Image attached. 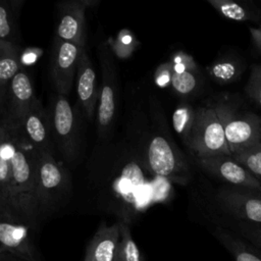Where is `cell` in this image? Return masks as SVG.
<instances>
[{
	"label": "cell",
	"mask_w": 261,
	"mask_h": 261,
	"mask_svg": "<svg viewBox=\"0 0 261 261\" xmlns=\"http://www.w3.org/2000/svg\"><path fill=\"white\" fill-rule=\"evenodd\" d=\"M6 95H7V88L0 86V118H1V120L3 119L4 113H5Z\"/></svg>",
	"instance_id": "cell-33"
},
{
	"label": "cell",
	"mask_w": 261,
	"mask_h": 261,
	"mask_svg": "<svg viewBox=\"0 0 261 261\" xmlns=\"http://www.w3.org/2000/svg\"><path fill=\"white\" fill-rule=\"evenodd\" d=\"M7 132H6V129L1 125V123H0V145L3 143V142H5V140H6V138H7Z\"/></svg>",
	"instance_id": "cell-35"
},
{
	"label": "cell",
	"mask_w": 261,
	"mask_h": 261,
	"mask_svg": "<svg viewBox=\"0 0 261 261\" xmlns=\"http://www.w3.org/2000/svg\"><path fill=\"white\" fill-rule=\"evenodd\" d=\"M245 68L244 62L238 57L222 56L215 59L206 67L209 77L219 85H228L236 82Z\"/></svg>",
	"instance_id": "cell-21"
},
{
	"label": "cell",
	"mask_w": 261,
	"mask_h": 261,
	"mask_svg": "<svg viewBox=\"0 0 261 261\" xmlns=\"http://www.w3.org/2000/svg\"><path fill=\"white\" fill-rule=\"evenodd\" d=\"M10 132L18 134L37 153L54 154L48 114L39 101L25 114L18 127Z\"/></svg>",
	"instance_id": "cell-14"
},
{
	"label": "cell",
	"mask_w": 261,
	"mask_h": 261,
	"mask_svg": "<svg viewBox=\"0 0 261 261\" xmlns=\"http://www.w3.org/2000/svg\"><path fill=\"white\" fill-rule=\"evenodd\" d=\"M27 225L0 219V250L28 261H43Z\"/></svg>",
	"instance_id": "cell-15"
},
{
	"label": "cell",
	"mask_w": 261,
	"mask_h": 261,
	"mask_svg": "<svg viewBox=\"0 0 261 261\" xmlns=\"http://www.w3.org/2000/svg\"><path fill=\"white\" fill-rule=\"evenodd\" d=\"M76 94L85 116L92 120L96 115L99 92L96 88V71L86 48L82 52L77 66Z\"/></svg>",
	"instance_id": "cell-16"
},
{
	"label": "cell",
	"mask_w": 261,
	"mask_h": 261,
	"mask_svg": "<svg viewBox=\"0 0 261 261\" xmlns=\"http://www.w3.org/2000/svg\"><path fill=\"white\" fill-rule=\"evenodd\" d=\"M215 201L224 213L236 220L261 223V192L223 187L217 190Z\"/></svg>",
	"instance_id": "cell-9"
},
{
	"label": "cell",
	"mask_w": 261,
	"mask_h": 261,
	"mask_svg": "<svg viewBox=\"0 0 261 261\" xmlns=\"http://www.w3.org/2000/svg\"><path fill=\"white\" fill-rule=\"evenodd\" d=\"M171 77H172V67L170 62L161 64L156 70L155 82L161 88H165L171 85Z\"/></svg>",
	"instance_id": "cell-30"
},
{
	"label": "cell",
	"mask_w": 261,
	"mask_h": 261,
	"mask_svg": "<svg viewBox=\"0 0 261 261\" xmlns=\"http://www.w3.org/2000/svg\"><path fill=\"white\" fill-rule=\"evenodd\" d=\"M119 240V220L111 225L102 221L87 247L85 261H114Z\"/></svg>",
	"instance_id": "cell-17"
},
{
	"label": "cell",
	"mask_w": 261,
	"mask_h": 261,
	"mask_svg": "<svg viewBox=\"0 0 261 261\" xmlns=\"http://www.w3.org/2000/svg\"><path fill=\"white\" fill-rule=\"evenodd\" d=\"M90 4L89 0L60 2L55 39L86 46V9Z\"/></svg>",
	"instance_id": "cell-13"
},
{
	"label": "cell",
	"mask_w": 261,
	"mask_h": 261,
	"mask_svg": "<svg viewBox=\"0 0 261 261\" xmlns=\"http://www.w3.org/2000/svg\"><path fill=\"white\" fill-rule=\"evenodd\" d=\"M21 2L18 0H0V40L19 45L20 33L18 15Z\"/></svg>",
	"instance_id": "cell-20"
},
{
	"label": "cell",
	"mask_w": 261,
	"mask_h": 261,
	"mask_svg": "<svg viewBox=\"0 0 261 261\" xmlns=\"http://www.w3.org/2000/svg\"><path fill=\"white\" fill-rule=\"evenodd\" d=\"M222 123L225 140L232 154L261 142V117L242 111L228 102L213 104Z\"/></svg>",
	"instance_id": "cell-6"
},
{
	"label": "cell",
	"mask_w": 261,
	"mask_h": 261,
	"mask_svg": "<svg viewBox=\"0 0 261 261\" xmlns=\"http://www.w3.org/2000/svg\"><path fill=\"white\" fill-rule=\"evenodd\" d=\"M0 261H28L22 258H18L16 256H13L12 254L0 250Z\"/></svg>",
	"instance_id": "cell-34"
},
{
	"label": "cell",
	"mask_w": 261,
	"mask_h": 261,
	"mask_svg": "<svg viewBox=\"0 0 261 261\" xmlns=\"http://www.w3.org/2000/svg\"><path fill=\"white\" fill-rule=\"evenodd\" d=\"M69 189L68 173L54 154L37 153L36 198L40 217L58 209L68 197Z\"/></svg>",
	"instance_id": "cell-4"
},
{
	"label": "cell",
	"mask_w": 261,
	"mask_h": 261,
	"mask_svg": "<svg viewBox=\"0 0 261 261\" xmlns=\"http://www.w3.org/2000/svg\"><path fill=\"white\" fill-rule=\"evenodd\" d=\"M20 46L0 40V86L8 88L10 81L22 70Z\"/></svg>",
	"instance_id": "cell-22"
},
{
	"label": "cell",
	"mask_w": 261,
	"mask_h": 261,
	"mask_svg": "<svg viewBox=\"0 0 261 261\" xmlns=\"http://www.w3.org/2000/svg\"><path fill=\"white\" fill-rule=\"evenodd\" d=\"M120 240L114 261H145L137 243L132 237L129 226L126 222L119 220Z\"/></svg>",
	"instance_id": "cell-26"
},
{
	"label": "cell",
	"mask_w": 261,
	"mask_h": 261,
	"mask_svg": "<svg viewBox=\"0 0 261 261\" xmlns=\"http://www.w3.org/2000/svg\"><path fill=\"white\" fill-rule=\"evenodd\" d=\"M7 138H8V135H7ZM7 138L5 142H3L0 145V192L8 202L9 206L11 207L17 222L21 223V220L17 211L14 190L11 181V167H10V161H9V155H8Z\"/></svg>",
	"instance_id": "cell-23"
},
{
	"label": "cell",
	"mask_w": 261,
	"mask_h": 261,
	"mask_svg": "<svg viewBox=\"0 0 261 261\" xmlns=\"http://www.w3.org/2000/svg\"><path fill=\"white\" fill-rule=\"evenodd\" d=\"M231 227L236 234L261 250V223L236 220Z\"/></svg>",
	"instance_id": "cell-28"
},
{
	"label": "cell",
	"mask_w": 261,
	"mask_h": 261,
	"mask_svg": "<svg viewBox=\"0 0 261 261\" xmlns=\"http://www.w3.org/2000/svg\"><path fill=\"white\" fill-rule=\"evenodd\" d=\"M250 34L254 44L261 52V23L256 28H250Z\"/></svg>",
	"instance_id": "cell-32"
},
{
	"label": "cell",
	"mask_w": 261,
	"mask_h": 261,
	"mask_svg": "<svg viewBox=\"0 0 261 261\" xmlns=\"http://www.w3.org/2000/svg\"><path fill=\"white\" fill-rule=\"evenodd\" d=\"M202 79L199 67L181 71H172L170 86L180 97L188 98L195 95L200 89Z\"/></svg>",
	"instance_id": "cell-24"
},
{
	"label": "cell",
	"mask_w": 261,
	"mask_h": 261,
	"mask_svg": "<svg viewBox=\"0 0 261 261\" xmlns=\"http://www.w3.org/2000/svg\"><path fill=\"white\" fill-rule=\"evenodd\" d=\"M85 48L86 46L55 39L52 50L51 75L57 94L67 96L70 93Z\"/></svg>",
	"instance_id": "cell-11"
},
{
	"label": "cell",
	"mask_w": 261,
	"mask_h": 261,
	"mask_svg": "<svg viewBox=\"0 0 261 261\" xmlns=\"http://www.w3.org/2000/svg\"><path fill=\"white\" fill-rule=\"evenodd\" d=\"M196 115L197 108H194L188 102L179 103L173 111L172 126L186 145L190 140L196 121Z\"/></svg>",
	"instance_id": "cell-25"
},
{
	"label": "cell",
	"mask_w": 261,
	"mask_h": 261,
	"mask_svg": "<svg viewBox=\"0 0 261 261\" xmlns=\"http://www.w3.org/2000/svg\"><path fill=\"white\" fill-rule=\"evenodd\" d=\"M134 155L127 153L114 165L111 173L110 186L107 190L110 198L122 209L124 215L128 211H139L152 201V186L148 180V173H152L146 166L138 148ZM110 199V200H111Z\"/></svg>",
	"instance_id": "cell-3"
},
{
	"label": "cell",
	"mask_w": 261,
	"mask_h": 261,
	"mask_svg": "<svg viewBox=\"0 0 261 261\" xmlns=\"http://www.w3.org/2000/svg\"><path fill=\"white\" fill-rule=\"evenodd\" d=\"M187 146L196 158L217 154L231 155L222 123L213 104L197 107L196 121Z\"/></svg>",
	"instance_id": "cell-8"
},
{
	"label": "cell",
	"mask_w": 261,
	"mask_h": 261,
	"mask_svg": "<svg viewBox=\"0 0 261 261\" xmlns=\"http://www.w3.org/2000/svg\"><path fill=\"white\" fill-rule=\"evenodd\" d=\"M208 3L223 17L234 21H259L261 10L254 3L236 0H208Z\"/></svg>",
	"instance_id": "cell-19"
},
{
	"label": "cell",
	"mask_w": 261,
	"mask_h": 261,
	"mask_svg": "<svg viewBox=\"0 0 261 261\" xmlns=\"http://www.w3.org/2000/svg\"><path fill=\"white\" fill-rule=\"evenodd\" d=\"M197 162L203 169L226 181L230 187L261 192V184L231 155L217 154L197 158Z\"/></svg>",
	"instance_id": "cell-12"
},
{
	"label": "cell",
	"mask_w": 261,
	"mask_h": 261,
	"mask_svg": "<svg viewBox=\"0 0 261 261\" xmlns=\"http://www.w3.org/2000/svg\"><path fill=\"white\" fill-rule=\"evenodd\" d=\"M38 101L31 77L23 69L20 70L8 85L5 113L1 125L6 130H15Z\"/></svg>",
	"instance_id": "cell-10"
},
{
	"label": "cell",
	"mask_w": 261,
	"mask_h": 261,
	"mask_svg": "<svg viewBox=\"0 0 261 261\" xmlns=\"http://www.w3.org/2000/svg\"><path fill=\"white\" fill-rule=\"evenodd\" d=\"M232 157L261 184V142L232 154Z\"/></svg>",
	"instance_id": "cell-27"
},
{
	"label": "cell",
	"mask_w": 261,
	"mask_h": 261,
	"mask_svg": "<svg viewBox=\"0 0 261 261\" xmlns=\"http://www.w3.org/2000/svg\"><path fill=\"white\" fill-rule=\"evenodd\" d=\"M159 106L156 102L150 104L151 121L143 130H135V145L154 175L186 184L190 177L188 161L173 141Z\"/></svg>",
	"instance_id": "cell-1"
},
{
	"label": "cell",
	"mask_w": 261,
	"mask_h": 261,
	"mask_svg": "<svg viewBox=\"0 0 261 261\" xmlns=\"http://www.w3.org/2000/svg\"><path fill=\"white\" fill-rule=\"evenodd\" d=\"M212 232L215 239L232 256L234 261H261V250L231 230L218 226Z\"/></svg>",
	"instance_id": "cell-18"
},
{
	"label": "cell",
	"mask_w": 261,
	"mask_h": 261,
	"mask_svg": "<svg viewBox=\"0 0 261 261\" xmlns=\"http://www.w3.org/2000/svg\"><path fill=\"white\" fill-rule=\"evenodd\" d=\"M11 181L21 223L30 228L41 218L36 198V151L16 133L6 130Z\"/></svg>",
	"instance_id": "cell-2"
},
{
	"label": "cell",
	"mask_w": 261,
	"mask_h": 261,
	"mask_svg": "<svg viewBox=\"0 0 261 261\" xmlns=\"http://www.w3.org/2000/svg\"><path fill=\"white\" fill-rule=\"evenodd\" d=\"M48 118L54 146L65 161H74L81 146V121L77 109L66 96L56 93L52 98Z\"/></svg>",
	"instance_id": "cell-5"
},
{
	"label": "cell",
	"mask_w": 261,
	"mask_h": 261,
	"mask_svg": "<svg viewBox=\"0 0 261 261\" xmlns=\"http://www.w3.org/2000/svg\"><path fill=\"white\" fill-rule=\"evenodd\" d=\"M0 215L7 219V220H10V221H14V222H17L16 218H15V215L11 209V207L9 206L8 202L6 201V199L3 197V195L1 194L0 192ZM18 223V222H17Z\"/></svg>",
	"instance_id": "cell-31"
},
{
	"label": "cell",
	"mask_w": 261,
	"mask_h": 261,
	"mask_svg": "<svg viewBox=\"0 0 261 261\" xmlns=\"http://www.w3.org/2000/svg\"><path fill=\"white\" fill-rule=\"evenodd\" d=\"M245 93L252 102L261 108V63L252 65Z\"/></svg>",
	"instance_id": "cell-29"
},
{
	"label": "cell",
	"mask_w": 261,
	"mask_h": 261,
	"mask_svg": "<svg viewBox=\"0 0 261 261\" xmlns=\"http://www.w3.org/2000/svg\"><path fill=\"white\" fill-rule=\"evenodd\" d=\"M98 55L102 72V85L98 96L96 122L98 138L104 140L108 137L116 115L118 76L112 50L105 43H100Z\"/></svg>",
	"instance_id": "cell-7"
}]
</instances>
